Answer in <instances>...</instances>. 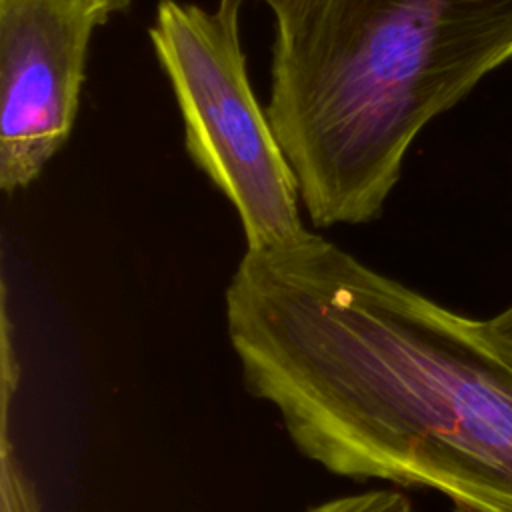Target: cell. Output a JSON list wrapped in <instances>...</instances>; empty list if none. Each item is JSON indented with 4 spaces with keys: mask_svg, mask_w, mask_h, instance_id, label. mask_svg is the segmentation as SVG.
<instances>
[{
    "mask_svg": "<svg viewBox=\"0 0 512 512\" xmlns=\"http://www.w3.org/2000/svg\"><path fill=\"white\" fill-rule=\"evenodd\" d=\"M512 60V0H312L266 106L310 222L366 224L416 136Z\"/></svg>",
    "mask_w": 512,
    "mask_h": 512,
    "instance_id": "cell-2",
    "label": "cell"
},
{
    "mask_svg": "<svg viewBox=\"0 0 512 512\" xmlns=\"http://www.w3.org/2000/svg\"><path fill=\"white\" fill-rule=\"evenodd\" d=\"M224 312L248 392L304 458L512 512V366L478 318L312 232L244 252Z\"/></svg>",
    "mask_w": 512,
    "mask_h": 512,
    "instance_id": "cell-1",
    "label": "cell"
},
{
    "mask_svg": "<svg viewBox=\"0 0 512 512\" xmlns=\"http://www.w3.org/2000/svg\"><path fill=\"white\" fill-rule=\"evenodd\" d=\"M306 512H416L410 498L392 488L364 490L330 498L326 502L310 506Z\"/></svg>",
    "mask_w": 512,
    "mask_h": 512,
    "instance_id": "cell-6",
    "label": "cell"
},
{
    "mask_svg": "<svg viewBox=\"0 0 512 512\" xmlns=\"http://www.w3.org/2000/svg\"><path fill=\"white\" fill-rule=\"evenodd\" d=\"M108 2H110V6H112L114 14H116V12H126V10L130 8V4H132V0H108Z\"/></svg>",
    "mask_w": 512,
    "mask_h": 512,
    "instance_id": "cell-9",
    "label": "cell"
},
{
    "mask_svg": "<svg viewBox=\"0 0 512 512\" xmlns=\"http://www.w3.org/2000/svg\"><path fill=\"white\" fill-rule=\"evenodd\" d=\"M16 396L2 394V448H0V512H44L34 480L24 470L16 446L8 434L10 402Z\"/></svg>",
    "mask_w": 512,
    "mask_h": 512,
    "instance_id": "cell-5",
    "label": "cell"
},
{
    "mask_svg": "<svg viewBox=\"0 0 512 512\" xmlns=\"http://www.w3.org/2000/svg\"><path fill=\"white\" fill-rule=\"evenodd\" d=\"M108 0H0V188L32 184L78 116L90 38Z\"/></svg>",
    "mask_w": 512,
    "mask_h": 512,
    "instance_id": "cell-4",
    "label": "cell"
},
{
    "mask_svg": "<svg viewBox=\"0 0 512 512\" xmlns=\"http://www.w3.org/2000/svg\"><path fill=\"white\" fill-rule=\"evenodd\" d=\"M150 42L182 114L186 152L234 206L246 250L302 240L298 180L252 92L238 20L160 0Z\"/></svg>",
    "mask_w": 512,
    "mask_h": 512,
    "instance_id": "cell-3",
    "label": "cell"
},
{
    "mask_svg": "<svg viewBox=\"0 0 512 512\" xmlns=\"http://www.w3.org/2000/svg\"><path fill=\"white\" fill-rule=\"evenodd\" d=\"M244 2L246 0H218L216 10L222 16L238 20V14H240V8L244 6ZM260 2H264L272 10L274 20H276V34H282L296 26V22L308 10L312 0H260Z\"/></svg>",
    "mask_w": 512,
    "mask_h": 512,
    "instance_id": "cell-7",
    "label": "cell"
},
{
    "mask_svg": "<svg viewBox=\"0 0 512 512\" xmlns=\"http://www.w3.org/2000/svg\"><path fill=\"white\" fill-rule=\"evenodd\" d=\"M478 328L488 346L512 366V302L490 318H478Z\"/></svg>",
    "mask_w": 512,
    "mask_h": 512,
    "instance_id": "cell-8",
    "label": "cell"
}]
</instances>
